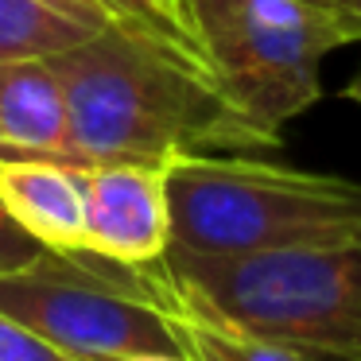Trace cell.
<instances>
[{"mask_svg": "<svg viewBox=\"0 0 361 361\" xmlns=\"http://www.w3.org/2000/svg\"><path fill=\"white\" fill-rule=\"evenodd\" d=\"M97 4L109 12V20L117 27L144 35L156 47L171 51V55L187 59L190 66L206 71L202 51H198V39H195V27H190V16H187V0H97Z\"/></svg>", "mask_w": 361, "mask_h": 361, "instance_id": "8fae6325", "label": "cell"}, {"mask_svg": "<svg viewBox=\"0 0 361 361\" xmlns=\"http://www.w3.org/2000/svg\"><path fill=\"white\" fill-rule=\"evenodd\" d=\"M342 97H345V102H353V105H357V109H361V71H357V74H353V78H350V82H345V90H342Z\"/></svg>", "mask_w": 361, "mask_h": 361, "instance_id": "2e32d148", "label": "cell"}, {"mask_svg": "<svg viewBox=\"0 0 361 361\" xmlns=\"http://www.w3.org/2000/svg\"><path fill=\"white\" fill-rule=\"evenodd\" d=\"M0 311L74 361L183 350L140 272L90 252H47L0 272Z\"/></svg>", "mask_w": 361, "mask_h": 361, "instance_id": "5b68a950", "label": "cell"}, {"mask_svg": "<svg viewBox=\"0 0 361 361\" xmlns=\"http://www.w3.org/2000/svg\"><path fill=\"white\" fill-rule=\"evenodd\" d=\"M187 16L214 86L272 148L322 97V59L350 43L334 0H187Z\"/></svg>", "mask_w": 361, "mask_h": 361, "instance_id": "277c9868", "label": "cell"}, {"mask_svg": "<svg viewBox=\"0 0 361 361\" xmlns=\"http://www.w3.org/2000/svg\"><path fill=\"white\" fill-rule=\"evenodd\" d=\"M0 206L47 252H82V167L51 156L0 159Z\"/></svg>", "mask_w": 361, "mask_h": 361, "instance_id": "52a82bcc", "label": "cell"}, {"mask_svg": "<svg viewBox=\"0 0 361 361\" xmlns=\"http://www.w3.org/2000/svg\"><path fill=\"white\" fill-rule=\"evenodd\" d=\"M0 361H74L51 342H43L35 330L16 322L12 314L0 311Z\"/></svg>", "mask_w": 361, "mask_h": 361, "instance_id": "7c38bea8", "label": "cell"}, {"mask_svg": "<svg viewBox=\"0 0 361 361\" xmlns=\"http://www.w3.org/2000/svg\"><path fill=\"white\" fill-rule=\"evenodd\" d=\"M39 252H43L39 245H35L32 237L4 214V206H0V272H12V268L32 264Z\"/></svg>", "mask_w": 361, "mask_h": 361, "instance_id": "4fadbf2b", "label": "cell"}, {"mask_svg": "<svg viewBox=\"0 0 361 361\" xmlns=\"http://www.w3.org/2000/svg\"><path fill=\"white\" fill-rule=\"evenodd\" d=\"M109 24L97 0H0V63L63 55Z\"/></svg>", "mask_w": 361, "mask_h": 361, "instance_id": "9c48e42d", "label": "cell"}, {"mask_svg": "<svg viewBox=\"0 0 361 361\" xmlns=\"http://www.w3.org/2000/svg\"><path fill=\"white\" fill-rule=\"evenodd\" d=\"M159 288L307 357L361 361V237L342 245L144 264Z\"/></svg>", "mask_w": 361, "mask_h": 361, "instance_id": "7a4b0ae2", "label": "cell"}, {"mask_svg": "<svg viewBox=\"0 0 361 361\" xmlns=\"http://www.w3.org/2000/svg\"><path fill=\"white\" fill-rule=\"evenodd\" d=\"M136 272H140L144 291L164 307L183 353H190L195 361H311L307 353L291 350V345L272 342L264 334H252L245 326H233V322H226L218 314L202 311V307L187 303V299L171 295L167 288H159L152 280L148 268H136Z\"/></svg>", "mask_w": 361, "mask_h": 361, "instance_id": "30bf717a", "label": "cell"}, {"mask_svg": "<svg viewBox=\"0 0 361 361\" xmlns=\"http://www.w3.org/2000/svg\"><path fill=\"white\" fill-rule=\"evenodd\" d=\"M51 66L66 94L78 167H171L183 156H245L272 148L237 117L206 71L117 24L51 55Z\"/></svg>", "mask_w": 361, "mask_h": 361, "instance_id": "6da1fadb", "label": "cell"}, {"mask_svg": "<svg viewBox=\"0 0 361 361\" xmlns=\"http://www.w3.org/2000/svg\"><path fill=\"white\" fill-rule=\"evenodd\" d=\"M0 140L20 156H51L74 164L71 109L51 59L0 63Z\"/></svg>", "mask_w": 361, "mask_h": 361, "instance_id": "ba28073f", "label": "cell"}, {"mask_svg": "<svg viewBox=\"0 0 361 361\" xmlns=\"http://www.w3.org/2000/svg\"><path fill=\"white\" fill-rule=\"evenodd\" d=\"M117 361H195V357L183 350H171V353H128V357H117Z\"/></svg>", "mask_w": 361, "mask_h": 361, "instance_id": "9a60e30c", "label": "cell"}, {"mask_svg": "<svg viewBox=\"0 0 361 361\" xmlns=\"http://www.w3.org/2000/svg\"><path fill=\"white\" fill-rule=\"evenodd\" d=\"M171 249L245 257L361 237V187L249 156H183L167 167Z\"/></svg>", "mask_w": 361, "mask_h": 361, "instance_id": "3957f363", "label": "cell"}, {"mask_svg": "<svg viewBox=\"0 0 361 361\" xmlns=\"http://www.w3.org/2000/svg\"><path fill=\"white\" fill-rule=\"evenodd\" d=\"M4 156H20V152H12V148H8V144L0 140V159H4Z\"/></svg>", "mask_w": 361, "mask_h": 361, "instance_id": "e0dca14e", "label": "cell"}, {"mask_svg": "<svg viewBox=\"0 0 361 361\" xmlns=\"http://www.w3.org/2000/svg\"><path fill=\"white\" fill-rule=\"evenodd\" d=\"M338 16H342L345 24V35H350V43L361 39V0H334Z\"/></svg>", "mask_w": 361, "mask_h": 361, "instance_id": "5bb4252c", "label": "cell"}, {"mask_svg": "<svg viewBox=\"0 0 361 361\" xmlns=\"http://www.w3.org/2000/svg\"><path fill=\"white\" fill-rule=\"evenodd\" d=\"M82 237L90 257L125 268L164 260L171 249L167 167L152 164H90L82 167Z\"/></svg>", "mask_w": 361, "mask_h": 361, "instance_id": "8992f818", "label": "cell"}]
</instances>
